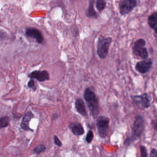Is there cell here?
<instances>
[{
    "mask_svg": "<svg viewBox=\"0 0 157 157\" xmlns=\"http://www.w3.org/2000/svg\"><path fill=\"white\" fill-rule=\"evenodd\" d=\"M112 42L111 37L99 35L97 41V55L101 59L105 58L109 53V47Z\"/></svg>",
    "mask_w": 157,
    "mask_h": 157,
    "instance_id": "cell-2",
    "label": "cell"
},
{
    "mask_svg": "<svg viewBox=\"0 0 157 157\" xmlns=\"http://www.w3.org/2000/svg\"><path fill=\"white\" fill-rule=\"evenodd\" d=\"M147 22L151 29H155L157 27V10L151 12L148 17Z\"/></svg>",
    "mask_w": 157,
    "mask_h": 157,
    "instance_id": "cell-14",
    "label": "cell"
},
{
    "mask_svg": "<svg viewBox=\"0 0 157 157\" xmlns=\"http://www.w3.org/2000/svg\"><path fill=\"white\" fill-rule=\"evenodd\" d=\"M150 157H157V150L156 148H152L151 150Z\"/></svg>",
    "mask_w": 157,
    "mask_h": 157,
    "instance_id": "cell-23",
    "label": "cell"
},
{
    "mask_svg": "<svg viewBox=\"0 0 157 157\" xmlns=\"http://www.w3.org/2000/svg\"><path fill=\"white\" fill-rule=\"evenodd\" d=\"M95 4L98 10L101 12L105 9L106 6V2L104 0H97L95 2Z\"/></svg>",
    "mask_w": 157,
    "mask_h": 157,
    "instance_id": "cell-16",
    "label": "cell"
},
{
    "mask_svg": "<svg viewBox=\"0 0 157 157\" xmlns=\"http://www.w3.org/2000/svg\"><path fill=\"white\" fill-rule=\"evenodd\" d=\"M136 140V139L132 136V135H130V136H128L126 139L124 140V144L125 145H130L134 141H135Z\"/></svg>",
    "mask_w": 157,
    "mask_h": 157,
    "instance_id": "cell-19",
    "label": "cell"
},
{
    "mask_svg": "<svg viewBox=\"0 0 157 157\" xmlns=\"http://www.w3.org/2000/svg\"><path fill=\"white\" fill-rule=\"evenodd\" d=\"M70 128L71 131L74 135L81 136L84 133V129L82 125L78 123H72L70 125Z\"/></svg>",
    "mask_w": 157,
    "mask_h": 157,
    "instance_id": "cell-13",
    "label": "cell"
},
{
    "mask_svg": "<svg viewBox=\"0 0 157 157\" xmlns=\"http://www.w3.org/2000/svg\"><path fill=\"white\" fill-rule=\"evenodd\" d=\"M33 117V114L31 112H28L25 114L21 123V128L23 129L25 131H28V130L33 131L29 126V121Z\"/></svg>",
    "mask_w": 157,
    "mask_h": 157,
    "instance_id": "cell-11",
    "label": "cell"
},
{
    "mask_svg": "<svg viewBox=\"0 0 157 157\" xmlns=\"http://www.w3.org/2000/svg\"><path fill=\"white\" fill-rule=\"evenodd\" d=\"M54 143H55V145H56L58 147H61L62 145L61 142L59 140L58 137L57 136H54Z\"/></svg>",
    "mask_w": 157,
    "mask_h": 157,
    "instance_id": "cell-22",
    "label": "cell"
},
{
    "mask_svg": "<svg viewBox=\"0 0 157 157\" xmlns=\"http://www.w3.org/2000/svg\"><path fill=\"white\" fill-rule=\"evenodd\" d=\"M153 66V60L151 58L142 59L136 63L135 69L141 74L147 73Z\"/></svg>",
    "mask_w": 157,
    "mask_h": 157,
    "instance_id": "cell-8",
    "label": "cell"
},
{
    "mask_svg": "<svg viewBox=\"0 0 157 157\" xmlns=\"http://www.w3.org/2000/svg\"><path fill=\"white\" fill-rule=\"evenodd\" d=\"M93 137H94V134H93V132L91 130H89L86 134V141L87 143L90 144L92 142L93 139Z\"/></svg>",
    "mask_w": 157,
    "mask_h": 157,
    "instance_id": "cell-21",
    "label": "cell"
},
{
    "mask_svg": "<svg viewBox=\"0 0 157 157\" xmlns=\"http://www.w3.org/2000/svg\"><path fill=\"white\" fill-rule=\"evenodd\" d=\"M132 104L141 109H148L151 105V98L148 93L140 94H131L130 96Z\"/></svg>",
    "mask_w": 157,
    "mask_h": 157,
    "instance_id": "cell-4",
    "label": "cell"
},
{
    "mask_svg": "<svg viewBox=\"0 0 157 157\" xmlns=\"http://www.w3.org/2000/svg\"><path fill=\"white\" fill-rule=\"evenodd\" d=\"M151 125L153 126V128L157 131V119H153L151 121Z\"/></svg>",
    "mask_w": 157,
    "mask_h": 157,
    "instance_id": "cell-25",
    "label": "cell"
},
{
    "mask_svg": "<svg viewBox=\"0 0 157 157\" xmlns=\"http://www.w3.org/2000/svg\"><path fill=\"white\" fill-rule=\"evenodd\" d=\"M145 129V120L142 115H137L132 126V134L136 139L140 138Z\"/></svg>",
    "mask_w": 157,
    "mask_h": 157,
    "instance_id": "cell-6",
    "label": "cell"
},
{
    "mask_svg": "<svg viewBox=\"0 0 157 157\" xmlns=\"http://www.w3.org/2000/svg\"><path fill=\"white\" fill-rule=\"evenodd\" d=\"M109 118L105 116H99L96 120V126L100 137L105 138L109 131Z\"/></svg>",
    "mask_w": 157,
    "mask_h": 157,
    "instance_id": "cell-5",
    "label": "cell"
},
{
    "mask_svg": "<svg viewBox=\"0 0 157 157\" xmlns=\"http://www.w3.org/2000/svg\"><path fill=\"white\" fill-rule=\"evenodd\" d=\"M9 118L7 116H4L0 118V129L7 126L9 124Z\"/></svg>",
    "mask_w": 157,
    "mask_h": 157,
    "instance_id": "cell-17",
    "label": "cell"
},
{
    "mask_svg": "<svg viewBox=\"0 0 157 157\" xmlns=\"http://www.w3.org/2000/svg\"><path fill=\"white\" fill-rule=\"evenodd\" d=\"M140 157H148L147 149L145 146L141 145L140 146Z\"/></svg>",
    "mask_w": 157,
    "mask_h": 157,
    "instance_id": "cell-20",
    "label": "cell"
},
{
    "mask_svg": "<svg viewBox=\"0 0 157 157\" xmlns=\"http://www.w3.org/2000/svg\"><path fill=\"white\" fill-rule=\"evenodd\" d=\"M75 105L77 111L82 115L86 116V110L85 109V105L84 102L81 99H77L75 101Z\"/></svg>",
    "mask_w": 157,
    "mask_h": 157,
    "instance_id": "cell-15",
    "label": "cell"
},
{
    "mask_svg": "<svg viewBox=\"0 0 157 157\" xmlns=\"http://www.w3.org/2000/svg\"><path fill=\"white\" fill-rule=\"evenodd\" d=\"M45 149H46V147L44 145L40 144V145L36 146L33 149V152L36 155H39L40 153H41L42 152H44L45 150Z\"/></svg>",
    "mask_w": 157,
    "mask_h": 157,
    "instance_id": "cell-18",
    "label": "cell"
},
{
    "mask_svg": "<svg viewBox=\"0 0 157 157\" xmlns=\"http://www.w3.org/2000/svg\"><path fill=\"white\" fill-rule=\"evenodd\" d=\"M31 78H36L39 82H43L49 79V74L46 71H35L29 74Z\"/></svg>",
    "mask_w": 157,
    "mask_h": 157,
    "instance_id": "cell-10",
    "label": "cell"
},
{
    "mask_svg": "<svg viewBox=\"0 0 157 157\" xmlns=\"http://www.w3.org/2000/svg\"><path fill=\"white\" fill-rule=\"evenodd\" d=\"M94 1L93 0H90L89 1V6L85 12L86 16L88 18H97L98 17V13L94 8Z\"/></svg>",
    "mask_w": 157,
    "mask_h": 157,
    "instance_id": "cell-12",
    "label": "cell"
},
{
    "mask_svg": "<svg viewBox=\"0 0 157 157\" xmlns=\"http://www.w3.org/2000/svg\"><path fill=\"white\" fill-rule=\"evenodd\" d=\"M154 37L156 38V39L157 40V27H156L154 29Z\"/></svg>",
    "mask_w": 157,
    "mask_h": 157,
    "instance_id": "cell-26",
    "label": "cell"
},
{
    "mask_svg": "<svg viewBox=\"0 0 157 157\" xmlns=\"http://www.w3.org/2000/svg\"><path fill=\"white\" fill-rule=\"evenodd\" d=\"M137 6L136 0H122L120 1L118 5L120 14L125 16L131 13Z\"/></svg>",
    "mask_w": 157,
    "mask_h": 157,
    "instance_id": "cell-7",
    "label": "cell"
},
{
    "mask_svg": "<svg viewBox=\"0 0 157 157\" xmlns=\"http://www.w3.org/2000/svg\"><path fill=\"white\" fill-rule=\"evenodd\" d=\"M132 53L134 56L142 59L148 58V52L146 47V40L144 39L139 38L133 43Z\"/></svg>",
    "mask_w": 157,
    "mask_h": 157,
    "instance_id": "cell-3",
    "label": "cell"
},
{
    "mask_svg": "<svg viewBox=\"0 0 157 157\" xmlns=\"http://www.w3.org/2000/svg\"><path fill=\"white\" fill-rule=\"evenodd\" d=\"M27 36L34 38L39 44H42L43 42V36L42 33L37 29L34 28H28L26 29L25 32Z\"/></svg>",
    "mask_w": 157,
    "mask_h": 157,
    "instance_id": "cell-9",
    "label": "cell"
},
{
    "mask_svg": "<svg viewBox=\"0 0 157 157\" xmlns=\"http://www.w3.org/2000/svg\"><path fill=\"white\" fill-rule=\"evenodd\" d=\"M83 98L86 102L91 115L93 117L96 116L99 112V103L94 92L91 88H86L84 91Z\"/></svg>",
    "mask_w": 157,
    "mask_h": 157,
    "instance_id": "cell-1",
    "label": "cell"
},
{
    "mask_svg": "<svg viewBox=\"0 0 157 157\" xmlns=\"http://www.w3.org/2000/svg\"><path fill=\"white\" fill-rule=\"evenodd\" d=\"M28 86L29 88H34V90L36 89V87H35V83H34V81L33 79L30 80L28 82Z\"/></svg>",
    "mask_w": 157,
    "mask_h": 157,
    "instance_id": "cell-24",
    "label": "cell"
}]
</instances>
